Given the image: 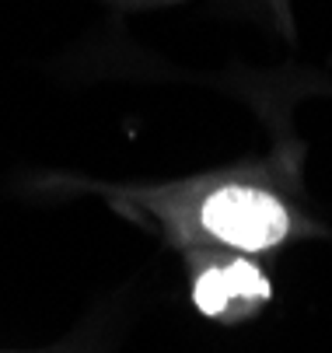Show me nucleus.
I'll list each match as a JSON object with an SVG mask.
<instances>
[{
	"label": "nucleus",
	"instance_id": "f257e3e1",
	"mask_svg": "<svg viewBox=\"0 0 332 353\" xmlns=\"http://www.w3.org/2000/svg\"><path fill=\"white\" fill-rule=\"evenodd\" d=\"M200 221L217 241L242 252H266L291 231L287 207L256 185H224L210 192L203 199Z\"/></svg>",
	"mask_w": 332,
	"mask_h": 353
},
{
	"label": "nucleus",
	"instance_id": "f03ea898",
	"mask_svg": "<svg viewBox=\"0 0 332 353\" xmlns=\"http://www.w3.org/2000/svg\"><path fill=\"white\" fill-rule=\"evenodd\" d=\"M269 297V280L259 273V266L238 259L231 266H217V270H207L200 280H196V290H193V301L203 315H227L231 308L238 305H256V301H266Z\"/></svg>",
	"mask_w": 332,
	"mask_h": 353
}]
</instances>
